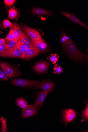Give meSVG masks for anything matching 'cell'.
I'll return each mask as SVG.
<instances>
[{
    "label": "cell",
    "mask_w": 88,
    "mask_h": 132,
    "mask_svg": "<svg viewBox=\"0 0 88 132\" xmlns=\"http://www.w3.org/2000/svg\"><path fill=\"white\" fill-rule=\"evenodd\" d=\"M49 68V64L46 62L42 61L37 62L34 66L35 71L39 73H44L46 72Z\"/></svg>",
    "instance_id": "9c48e42d"
},
{
    "label": "cell",
    "mask_w": 88,
    "mask_h": 132,
    "mask_svg": "<svg viewBox=\"0 0 88 132\" xmlns=\"http://www.w3.org/2000/svg\"><path fill=\"white\" fill-rule=\"evenodd\" d=\"M0 67L3 69L7 78H13L20 76L22 73L18 69L5 62H0Z\"/></svg>",
    "instance_id": "3957f363"
},
{
    "label": "cell",
    "mask_w": 88,
    "mask_h": 132,
    "mask_svg": "<svg viewBox=\"0 0 88 132\" xmlns=\"http://www.w3.org/2000/svg\"><path fill=\"white\" fill-rule=\"evenodd\" d=\"M20 28L22 30L26 32L31 40L44 41L38 31L23 24H21Z\"/></svg>",
    "instance_id": "277c9868"
},
{
    "label": "cell",
    "mask_w": 88,
    "mask_h": 132,
    "mask_svg": "<svg viewBox=\"0 0 88 132\" xmlns=\"http://www.w3.org/2000/svg\"><path fill=\"white\" fill-rule=\"evenodd\" d=\"M15 39L13 32L12 30L10 29V30L5 38V40H11Z\"/></svg>",
    "instance_id": "7402d4cb"
},
{
    "label": "cell",
    "mask_w": 88,
    "mask_h": 132,
    "mask_svg": "<svg viewBox=\"0 0 88 132\" xmlns=\"http://www.w3.org/2000/svg\"><path fill=\"white\" fill-rule=\"evenodd\" d=\"M3 25L5 28H9L10 29L12 26V23L7 19L4 20L3 21Z\"/></svg>",
    "instance_id": "603a6c76"
},
{
    "label": "cell",
    "mask_w": 88,
    "mask_h": 132,
    "mask_svg": "<svg viewBox=\"0 0 88 132\" xmlns=\"http://www.w3.org/2000/svg\"><path fill=\"white\" fill-rule=\"evenodd\" d=\"M50 61L54 63H57L58 61V58L57 56L55 55H52L50 57Z\"/></svg>",
    "instance_id": "484cf974"
},
{
    "label": "cell",
    "mask_w": 88,
    "mask_h": 132,
    "mask_svg": "<svg viewBox=\"0 0 88 132\" xmlns=\"http://www.w3.org/2000/svg\"><path fill=\"white\" fill-rule=\"evenodd\" d=\"M15 2L16 1L15 0H5L4 1V3L6 5L8 6L13 5Z\"/></svg>",
    "instance_id": "83f0119b"
},
{
    "label": "cell",
    "mask_w": 88,
    "mask_h": 132,
    "mask_svg": "<svg viewBox=\"0 0 88 132\" xmlns=\"http://www.w3.org/2000/svg\"><path fill=\"white\" fill-rule=\"evenodd\" d=\"M0 80L3 81L7 80L8 78L3 70L0 68Z\"/></svg>",
    "instance_id": "cb8c5ba5"
},
{
    "label": "cell",
    "mask_w": 88,
    "mask_h": 132,
    "mask_svg": "<svg viewBox=\"0 0 88 132\" xmlns=\"http://www.w3.org/2000/svg\"><path fill=\"white\" fill-rule=\"evenodd\" d=\"M31 45L34 48H37L41 51L46 50L47 48V45L44 41L31 40Z\"/></svg>",
    "instance_id": "9a60e30c"
},
{
    "label": "cell",
    "mask_w": 88,
    "mask_h": 132,
    "mask_svg": "<svg viewBox=\"0 0 88 132\" xmlns=\"http://www.w3.org/2000/svg\"><path fill=\"white\" fill-rule=\"evenodd\" d=\"M54 72L55 73L59 74L61 73L62 71V69L60 66L55 67L54 68Z\"/></svg>",
    "instance_id": "d4e9b609"
},
{
    "label": "cell",
    "mask_w": 88,
    "mask_h": 132,
    "mask_svg": "<svg viewBox=\"0 0 88 132\" xmlns=\"http://www.w3.org/2000/svg\"><path fill=\"white\" fill-rule=\"evenodd\" d=\"M82 119L81 123L85 121L88 119V102L86 104L85 109L82 113Z\"/></svg>",
    "instance_id": "44dd1931"
},
{
    "label": "cell",
    "mask_w": 88,
    "mask_h": 132,
    "mask_svg": "<svg viewBox=\"0 0 88 132\" xmlns=\"http://www.w3.org/2000/svg\"><path fill=\"white\" fill-rule=\"evenodd\" d=\"M37 112V110L35 107L32 105H28L22 109L21 117L23 119L30 117L36 114Z\"/></svg>",
    "instance_id": "52a82bcc"
},
{
    "label": "cell",
    "mask_w": 88,
    "mask_h": 132,
    "mask_svg": "<svg viewBox=\"0 0 88 132\" xmlns=\"http://www.w3.org/2000/svg\"><path fill=\"white\" fill-rule=\"evenodd\" d=\"M77 113L71 109L65 110L63 111V117L64 122L66 124H68L74 119L77 115Z\"/></svg>",
    "instance_id": "ba28073f"
},
{
    "label": "cell",
    "mask_w": 88,
    "mask_h": 132,
    "mask_svg": "<svg viewBox=\"0 0 88 132\" xmlns=\"http://www.w3.org/2000/svg\"><path fill=\"white\" fill-rule=\"evenodd\" d=\"M10 29L13 31L15 39L18 40L22 35L23 32L19 24L17 22L13 23L12 24V26Z\"/></svg>",
    "instance_id": "5bb4252c"
},
{
    "label": "cell",
    "mask_w": 88,
    "mask_h": 132,
    "mask_svg": "<svg viewBox=\"0 0 88 132\" xmlns=\"http://www.w3.org/2000/svg\"><path fill=\"white\" fill-rule=\"evenodd\" d=\"M61 14L74 23L87 29H88V27L87 25L74 15L65 11L62 12Z\"/></svg>",
    "instance_id": "30bf717a"
},
{
    "label": "cell",
    "mask_w": 88,
    "mask_h": 132,
    "mask_svg": "<svg viewBox=\"0 0 88 132\" xmlns=\"http://www.w3.org/2000/svg\"><path fill=\"white\" fill-rule=\"evenodd\" d=\"M48 93V92L44 91L37 92L36 100L34 104L36 109L39 110L41 108Z\"/></svg>",
    "instance_id": "8992f818"
},
{
    "label": "cell",
    "mask_w": 88,
    "mask_h": 132,
    "mask_svg": "<svg viewBox=\"0 0 88 132\" xmlns=\"http://www.w3.org/2000/svg\"><path fill=\"white\" fill-rule=\"evenodd\" d=\"M5 40L4 39L0 38V44H3L5 43Z\"/></svg>",
    "instance_id": "f1b7e54d"
},
{
    "label": "cell",
    "mask_w": 88,
    "mask_h": 132,
    "mask_svg": "<svg viewBox=\"0 0 88 132\" xmlns=\"http://www.w3.org/2000/svg\"><path fill=\"white\" fill-rule=\"evenodd\" d=\"M41 51L37 48H32L25 53L22 58L28 60L39 54Z\"/></svg>",
    "instance_id": "7c38bea8"
},
{
    "label": "cell",
    "mask_w": 88,
    "mask_h": 132,
    "mask_svg": "<svg viewBox=\"0 0 88 132\" xmlns=\"http://www.w3.org/2000/svg\"><path fill=\"white\" fill-rule=\"evenodd\" d=\"M54 87V84L50 81L43 80L41 83L40 88L44 91L50 92H51Z\"/></svg>",
    "instance_id": "8fae6325"
},
{
    "label": "cell",
    "mask_w": 88,
    "mask_h": 132,
    "mask_svg": "<svg viewBox=\"0 0 88 132\" xmlns=\"http://www.w3.org/2000/svg\"><path fill=\"white\" fill-rule=\"evenodd\" d=\"M62 45L63 50L69 57L73 61L83 62L87 59V56L81 52L73 41L67 36L63 38Z\"/></svg>",
    "instance_id": "6da1fadb"
},
{
    "label": "cell",
    "mask_w": 88,
    "mask_h": 132,
    "mask_svg": "<svg viewBox=\"0 0 88 132\" xmlns=\"http://www.w3.org/2000/svg\"><path fill=\"white\" fill-rule=\"evenodd\" d=\"M15 39L11 40H5V44L6 47V50L10 49L15 46L17 42Z\"/></svg>",
    "instance_id": "ffe728a7"
},
{
    "label": "cell",
    "mask_w": 88,
    "mask_h": 132,
    "mask_svg": "<svg viewBox=\"0 0 88 132\" xmlns=\"http://www.w3.org/2000/svg\"><path fill=\"white\" fill-rule=\"evenodd\" d=\"M12 85L21 88H40L41 81L22 79H16L11 80Z\"/></svg>",
    "instance_id": "7a4b0ae2"
},
{
    "label": "cell",
    "mask_w": 88,
    "mask_h": 132,
    "mask_svg": "<svg viewBox=\"0 0 88 132\" xmlns=\"http://www.w3.org/2000/svg\"><path fill=\"white\" fill-rule=\"evenodd\" d=\"M32 13L33 14L38 16H43L51 14V12L42 8L36 7L33 9Z\"/></svg>",
    "instance_id": "2e32d148"
},
{
    "label": "cell",
    "mask_w": 88,
    "mask_h": 132,
    "mask_svg": "<svg viewBox=\"0 0 88 132\" xmlns=\"http://www.w3.org/2000/svg\"><path fill=\"white\" fill-rule=\"evenodd\" d=\"M21 43L24 45H30L31 40L26 32L23 31L22 35L19 38Z\"/></svg>",
    "instance_id": "e0dca14e"
},
{
    "label": "cell",
    "mask_w": 88,
    "mask_h": 132,
    "mask_svg": "<svg viewBox=\"0 0 88 132\" xmlns=\"http://www.w3.org/2000/svg\"><path fill=\"white\" fill-rule=\"evenodd\" d=\"M23 53L17 48L15 45L11 48L6 50L3 54L0 55V57L6 58H19Z\"/></svg>",
    "instance_id": "5b68a950"
},
{
    "label": "cell",
    "mask_w": 88,
    "mask_h": 132,
    "mask_svg": "<svg viewBox=\"0 0 88 132\" xmlns=\"http://www.w3.org/2000/svg\"><path fill=\"white\" fill-rule=\"evenodd\" d=\"M15 102L16 105L22 109L25 108L28 105V103L26 100L22 97L17 98Z\"/></svg>",
    "instance_id": "ac0fdd59"
},
{
    "label": "cell",
    "mask_w": 88,
    "mask_h": 132,
    "mask_svg": "<svg viewBox=\"0 0 88 132\" xmlns=\"http://www.w3.org/2000/svg\"><path fill=\"white\" fill-rule=\"evenodd\" d=\"M6 50V47L5 44H0V55L3 53Z\"/></svg>",
    "instance_id": "4316f807"
},
{
    "label": "cell",
    "mask_w": 88,
    "mask_h": 132,
    "mask_svg": "<svg viewBox=\"0 0 88 132\" xmlns=\"http://www.w3.org/2000/svg\"><path fill=\"white\" fill-rule=\"evenodd\" d=\"M19 11L16 9L13 8L10 9L9 11V17L10 19L17 18L19 16Z\"/></svg>",
    "instance_id": "d6986e66"
},
{
    "label": "cell",
    "mask_w": 88,
    "mask_h": 132,
    "mask_svg": "<svg viewBox=\"0 0 88 132\" xmlns=\"http://www.w3.org/2000/svg\"><path fill=\"white\" fill-rule=\"evenodd\" d=\"M15 46L23 53L22 56H21L20 57L21 58H22L24 54L31 48H34L31 45H26L22 44L19 39L18 40Z\"/></svg>",
    "instance_id": "4fadbf2b"
}]
</instances>
